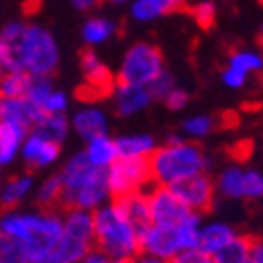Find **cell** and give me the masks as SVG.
Returning <instances> with one entry per match:
<instances>
[{"label":"cell","mask_w":263,"mask_h":263,"mask_svg":"<svg viewBox=\"0 0 263 263\" xmlns=\"http://www.w3.org/2000/svg\"><path fill=\"white\" fill-rule=\"evenodd\" d=\"M0 232L17 238L28 249L32 263H53L55 249L63 234V211L7 209L0 215Z\"/></svg>","instance_id":"1"},{"label":"cell","mask_w":263,"mask_h":263,"mask_svg":"<svg viewBox=\"0 0 263 263\" xmlns=\"http://www.w3.org/2000/svg\"><path fill=\"white\" fill-rule=\"evenodd\" d=\"M152 181L154 185H175L194 175L209 173L211 158L206 152L190 139L173 135L166 139L164 145H158L149 158Z\"/></svg>","instance_id":"2"},{"label":"cell","mask_w":263,"mask_h":263,"mask_svg":"<svg viewBox=\"0 0 263 263\" xmlns=\"http://www.w3.org/2000/svg\"><path fill=\"white\" fill-rule=\"evenodd\" d=\"M9 51L7 70H21L32 78H47L59 68V45L51 30L30 24Z\"/></svg>","instance_id":"3"},{"label":"cell","mask_w":263,"mask_h":263,"mask_svg":"<svg viewBox=\"0 0 263 263\" xmlns=\"http://www.w3.org/2000/svg\"><path fill=\"white\" fill-rule=\"evenodd\" d=\"M95 219V249L112 259H133L141 253V234L130 223L118 200H109L97 211Z\"/></svg>","instance_id":"4"},{"label":"cell","mask_w":263,"mask_h":263,"mask_svg":"<svg viewBox=\"0 0 263 263\" xmlns=\"http://www.w3.org/2000/svg\"><path fill=\"white\" fill-rule=\"evenodd\" d=\"M200 228H202V215H198V213H192L177 226L152 223L141 234V253L171 261L173 257H177L183 251L198 249Z\"/></svg>","instance_id":"5"},{"label":"cell","mask_w":263,"mask_h":263,"mask_svg":"<svg viewBox=\"0 0 263 263\" xmlns=\"http://www.w3.org/2000/svg\"><path fill=\"white\" fill-rule=\"evenodd\" d=\"M95 249V219L93 211L65 209L63 234L53 255V263H82Z\"/></svg>","instance_id":"6"},{"label":"cell","mask_w":263,"mask_h":263,"mask_svg":"<svg viewBox=\"0 0 263 263\" xmlns=\"http://www.w3.org/2000/svg\"><path fill=\"white\" fill-rule=\"evenodd\" d=\"M164 72V57L160 49L152 42H135L128 47L120 65L116 78L124 84H137V86H149L160 74Z\"/></svg>","instance_id":"7"},{"label":"cell","mask_w":263,"mask_h":263,"mask_svg":"<svg viewBox=\"0 0 263 263\" xmlns=\"http://www.w3.org/2000/svg\"><path fill=\"white\" fill-rule=\"evenodd\" d=\"M107 185H109V194H112V200L124 198V196L135 192H145L147 185H154L149 160L118 158L107 168Z\"/></svg>","instance_id":"8"},{"label":"cell","mask_w":263,"mask_h":263,"mask_svg":"<svg viewBox=\"0 0 263 263\" xmlns=\"http://www.w3.org/2000/svg\"><path fill=\"white\" fill-rule=\"evenodd\" d=\"M171 190L177 194V198L192 213H198V215H204L215 206L217 194H219L215 177H211L209 173L194 175V177H190V179H183L179 183L171 185Z\"/></svg>","instance_id":"9"},{"label":"cell","mask_w":263,"mask_h":263,"mask_svg":"<svg viewBox=\"0 0 263 263\" xmlns=\"http://www.w3.org/2000/svg\"><path fill=\"white\" fill-rule=\"evenodd\" d=\"M147 196L152 209V223L156 226H177L192 215V211L177 198V194L166 185H152L147 190Z\"/></svg>","instance_id":"10"},{"label":"cell","mask_w":263,"mask_h":263,"mask_svg":"<svg viewBox=\"0 0 263 263\" xmlns=\"http://www.w3.org/2000/svg\"><path fill=\"white\" fill-rule=\"evenodd\" d=\"M80 70L86 82V93L93 97L112 95L114 86L118 84L116 74L109 70V65L95 51H84L80 55Z\"/></svg>","instance_id":"11"},{"label":"cell","mask_w":263,"mask_h":263,"mask_svg":"<svg viewBox=\"0 0 263 263\" xmlns=\"http://www.w3.org/2000/svg\"><path fill=\"white\" fill-rule=\"evenodd\" d=\"M59 156H61V143L40 135L38 130H30L26 141H24V147H21V160L26 162L28 168H51L59 162Z\"/></svg>","instance_id":"12"},{"label":"cell","mask_w":263,"mask_h":263,"mask_svg":"<svg viewBox=\"0 0 263 263\" xmlns=\"http://www.w3.org/2000/svg\"><path fill=\"white\" fill-rule=\"evenodd\" d=\"M103 173H105L103 168H97L89 162V158L84 156V152H76V154H72L68 160L63 162V166L59 171V177H61V183H63V198L68 194H72V192H76L84 185H89L91 181L101 177Z\"/></svg>","instance_id":"13"},{"label":"cell","mask_w":263,"mask_h":263,"mask_svg":"<svg viewBox=\"0 0 263 263\" xmlns=\"http://www.w3.org/2000/svg\"><path fill=\"white\" fill-rule=\"evenodd\" d=\"M26 97L42 114H68L70 99L63 91L55 89L51 76L32 78V84H30Z\"/></svg>","instance_id":"14"},{"label":"cell","mask_w":263,"mask_h":263,"mask_svg":"<svg viewBox=\"0 0 263 263\" xmlns=\"http://www.w3.org/2000/svg\"><path fill=\"white\" fill-rule=\"evenodd\" d=\"M109 97H112L114 112L122 118H130L135 114H141L143 109H147L152 103L156 101L147 86L124 84V82H118Z\"/></svg>","instance_id":"15"},{"label":"cell","mask_w":263,"mask_h":263,"mask_svg":"<svg viewBox=\"0 0 263 263\" xmlns=\"http://www.w3.org/2000/svg\"><path fill=\"white\" fill-rule=\"evenodd\" d=\"M72 130L86 143L89 139H95L99 135H109V118L101 105L86 103L80 105L70 116Z\"/></svg>","instance_id":"16"},{"label":"cell","mask_w":263,"mask_h":263,"mask_svg":"<svg viewBox=\"0 0 263 263\" xmlns=\"http://www.w3.org/2000/svg\"><path fill=\"white\" fill-rule=\"evenodd\" d=\"M32 128L0 120V166H9L21 156V147Z\"/></svg>","instance_id":"17"},{"label":"cell","mask_w":263,"mask_h":263,"mask_svg":"<svg viewBox=\"0 0 263 263\" xmlns=\"http://www.w3.org/2000/svg\"><path fill=\"white\" fill-rule=\"evenodd\" d=\"M45 116L36 109L28 97H0V120L24 124L28 128H34V124Z\"/></svg>","instance_id":"18"},{"label":"cell","mask_w":263,"mask_h":263,"mask_svg":"<svg viewBox=\"0 0 263 263\" xmlns=\"http://www.w3.org/2000/svg\"><path fill=\"white\" fill-rule=\"evenodd\" d=\"M238 236H240V232L236 228H232L230 223L209 221V223H202V228H200V245H198V249H202L209 255H217L230 242H234Z\"/></svg>","instance_id":"19"},{"label":"cell","mask_w":263,"mask_h":263,"mask_svg":"<svg viewBox=\"0 0 263 263\" xmlns=\"http://www.w3.org/2000/svg\"><path fill=\"white\" fill-rule=\"evenodd\" d=\"M183 5L185 0H133L128 11L137 24H149V21H156L168 13L183 9Z\"/></svg>","instance_id":"20"},{"label":"cell","mask_w":263,"mask_h":263,"mask_svg":"<svg viewBox=\"0 0 263 263\" xmlns=\"http://www.w3.org/2000/svg\"><path fill=\"white\" fill-rule=\"evenodd\" d=\"M36 192V181L30 173H19L7 179L0 187V204L5 209H17Z\"/></svg>","instance_id":"21"},{"label":"cell","mask_w":263,"mask_h":263,"mask_svg":"<svg viewBox=\"0 0 263 263\" xmlns=\"http://www.w3.org/2000/svg\"><path fill=\"white\" fill-rule=\"evenodd\" d=\"M84 156L89 158V162L97 168H103L107 171L109 166H112L120 154H118V143L114 137H109V135H99L95 139H89L84 143Z\"/></svg>","instance_id":"22"},{"label":"cell","mask_w":263,"mask_h":263,"mask_svg":"<svg viewBox=\"0 0 263 263\" xmlns=\"http://www.w3.org/2000/svg\"><path fill=\"white\" fill-rule=\"evenodd\" d=\"M118 204L124 211V215L130 219V223L139 230V234H143L152 226V209H149L147 190L128 194L124 198H118Z\"/></svg>","instance_id":"23"},{"label":"cell","mask_w":263,"mask_h":263,"mask_svg":"<svg viewBox=\"0 0 263 263\" xmlns=\"http://www.w3.org/2000/svg\"><path fill=\"white\" fill-rule=\"evenodd\" d=\"M118 32V26H116V21L114 19H109V17H101V15H93L84 21V26L80 30V36L84 40V45L86 47H101L105 45V42H109Z\"/></svg>","instance_id":"24"},{"label":"cell","mask_w":263,"mask_h":263,"mask_svg":"<svg viewBox=\"0 0 263 263\" xmlns=\"http://www.w3.org/2000/svg\"><path fill=\"white\" fill-rule=\"evenodd\" d=\"M118 143V154L120 158H145L149 160L152 154L156 152L158 143L156 139L147 133H128L116 137Z\"/></svg>","instance_id":"25"},{"label":"cell","mask_w":263,"mask_h":263,"mask_svg":"<svg viewBox=\"0 0 263 263\" xmlns=\"http://www.w3.org/2000/svg\"><path fill=\"white\" fill-rule=\"evenodd\" d=\"M217 192L228 200H245V168L238 164L226 166L215 177Z\"/></svg>","instance_id":"26"},{"label":"cell","mask_w":263,"mask_h":263,"mask_svg":"<svg viewBox=\"0 0 263 263\" xmlns=\"http://www.w3.org/2000/svg\"><path fill=\"white\" fill-rule=\"evenodd\" d=\"M34 130H38L40 135H45L57 143H63L72 130V122L68 114H45L34 124Z\"/></svg>","instance_id":"27"},{"label":"cell","mask_w":263,"mask_h":263,"mask_svg":"<svg viewBox=\"0 0 263 263\" xmlns=\"http://www.w3.org/2000/svg\"><path fill=\"white\" fill-rule=\"evenodd\" d=\"M61 200H63V183L59 175H51L40 185H36V202L40 209L61 211Z\"/></svg>","instance_id":"28"},{"label":"cell","mask_w":263,"mask_h":263,"mask_svg":"<svg viewBox=\"0 0 263 263\" xmlns=\"http://www.w3.org/2000/svg\"><path fill=\"white\" fill-rule=\"evenodd\" d=\"M32 76L21 70H5L0 74V97H26Z\"/></svg>","instance_id":"29"},{"label":"cell","mask_w":263,"mask_h":263,"mask_svg":"<svg viewBox=\"0 0 263 263\" xmlns=\"http://www.w3.org/2000/svg\"><path fill=\"white\" fill-rule=\"evenodd\" d=\"M0 263H32V259L17 238L0 232Z\"/></svg>","instance_id":"30"},{"label":"cell","mask_w":263,"mask_h":263,"mask_svg":"<svg viewBox=\"0 0 263 263\" xmlns=\"http://www.w3.org/2000/svg\"><path fill=\"white\" fill-rule=\"evenodd\" d=\"M249 245H251V236L240 234L234 242H230L226 249L213 255V259H215V263H247Z\"/></svg>","instance_id":"31"},{"label":"cell","mask_w":263,"mask_h":263,"mask_svg":"<svg viewBox=\"0 0 263 263\" xmlns=\"http://www.w3.org/2000/svg\"><path fill=\"white\" fill-rule=\"evenodd\" d=\"M215 128H217V118L209 114H196L181 124V130L187 139H204Z\"/></svg>","instance_id":"32"},{"label":"cell","mask_w":263,"mask_h":263,"mask_svg":"<svg viewBox=\"0 0 263 263\" xmlns=\"http://www.w3.org/2000/svg\"><path fill=\"white\" fill-rule=\"evenodd\" d=\"M228 65L245 74H253L263 70V57L253 51H232L228 57Z\"/></svg>","instance_id":"33"},{"label":"cell","mask_w":263,"mask_h":263,"mask_svg":"<svg viewBox=\"0 0 263 263\" xmlns=\"http://www.w3.org/2000/svg\"><path fill=\"white\" fill-rule=\"evenodd\" d=\"M192 17L202 30H211L215 26V19H217V7L211 3V0H200L198 5L192 7Z\"/></svg>","instance_id":"34"},{"label":"cell","mask_w":263,"mask_h":263,"mask_svg":"<svg viewBox=\"0 0 263 263\" xmlns=\"http://www.w3.org/2000/svg\"><path fill=\"white\" fill-rule=\"evenodd\" d=\"M263 198V173L257 168H245V200Z\"/></svg>","instance_id":"35"},{"label":"cell","mask_w":263,"mask_h":263,"mask_svg":"<svg viewBox=\"0 0 263 263\" xmlns=\"http://www.w3.org/2000/svg\"><path fill=\"white\" fill-rule=\"evenodd\" d=\"M175 86H177V84H175V78H173V74H168L166 70L154 80V82H152L149 86H147V89L152 91V95H154V99L156 101H164L166 97H168V93L175 89Z\"/></svg>","instance_id":"36"},{"label":"cell","mask_w":263,"mask_h":263,"mask_svg":"<svg viewBox=\"0 0 263 263\" xmlns=\"http://www.w3.org/2000/svg\"><path fill=\"white\" fill-rule=\"evenodd\" d=\"M26 26L28 24H24V21H9V24L0 30V40L5 42V47L9 49V47H13L15 42L24 36V32H26Z\"/></svg>","instance_id":"37"},{"label":"cell","mask_w":263,"mask_h":263,"mask_svg":"<svg viewBox=\"0 0 263 263\" xmlns=\"http://www.w3.org/2000/svg\"><path fill=\"white\" fill-rule=\"evenodd\" d=\"M168 263H215V259L202 249H190V251L179 253L177 257H173Z\"/></svg>","instance_id":"38"},{"label":"cell","mask_w":263,"mask_h":263,"mask_svg":"<svg viewBox=\"0 0 263 263\" xmlns=\"http://www.w3.org/2000/svg\"><path fill=\"white\" fill-rule=\"evenodd\" d=\"M247 78H249V74L240 72L236 68H230V65H226V70L221 72V80L228 89H242L247 84Z\"/></svg>","instance_id":"39"},{"label":"cell","mask_w":263,"mask_h":263,"mask_svg":"<svg viewBox=\"0 0 263 263\" xmlns=\"http://www.w3.org/2000/svg\"><path fill=\"white\" fill-rule=\"evenodd\" d=\"M187 103H190V93L185 89H179V86H175V89L168 93V97L164 99V105L168 109H173V112H179V109H183Z\"/></svg>","instance_id":"40"},{"label":"cell","mask_w":263,"mask_h":263,"mask_svg":"<svg viewBox=\"0 0 263 263\" xmlns=\"http://www.w3.org/2000/svg\"><path fill=\"white\" fill-rule=\"evenodd\" d=\"M247 263H263V238L251 236V245H249V257Z\"/></svg>","instance_id":"41"},{"label":"cell","mask_w":263,"mask_h":263,"mask_svg":"<svg viewBox=\"0 0 263 263\" xmlns=\"http://www.w3.org/2000/svg\"><path fill=\"white\" fill-rule=\"evenodd\" d=\"M103 3V0H70V5L78 11H93L97 9L99 5Z\"/></svg>","instance_id":"42"},{"label":"cell","mask_w":263,"mask_h":263,"mask_svg":"<svg viewBox=\"0 0 263 263\" xmlns=\"http://www.w3.org/2000/svg\"><path fill=\"white\" fill-rule=\"evenodd\" d=\"M82 263H109V257H107L103 251L93 249L89 255H86V257L82 259Z\"/></svg>","instance_id":"43"},{"label":"cell","mask_w":263,"mask_h":263,"mask_svg":"<svg viewBox=\"0 0 263 263\" xmlns=\"http://www.w3.org/2000/svg\"><path fill=\"white\" fill-rule=\"evenodd\" d=\"M130 263H168V261L158 259V257H154V255H147V253H139L137 257L130 259Z\"/></svg>","instance_id":"44"},{"label":"cell","mask_w":263,"mask_h":263,"mask_svg":"<svg viewBox=\"0 0 263 263\" xmlns=\"http://www.w3.org/2000/svg\"><path fill=\"white\" fill-rule=\"evenodd\" d=\"M7 63H9V51L5 47V42L0 40V74L7 70Z\"/></svg>","instance_id":"45"},{"label":"cell","mask_w":263,"mask_h":263,"mask_svg":"<svg viewBox=\"0 0 263 263\" xmlns=\"http://www.w3.org/2000/svg\"><path fill=\"white\" fill-rule=\"evenodd\" d=\"M107 3H112V5H130L133 0H107Z\"/></svg>","instance_id":"46"},{"label":"cell","mask_w":263,"mask_h":263,"mask_svg":"<svg viewBox=\"0 0 263 263\" xmlns=\"http://www.w3.org/2000/svg\"><path fill=\"white\" fill-rule=\"evenodd\" d=\"M109 263H130V259H112L109 257Z\"/></svg>","instance_id":"47"},{"label":"cell","mask_w":263,"mask_h":263,"mask_svg":"<svg viewBox=\"0 0 263 263\" xmlns=\"http://www.w3.org/2000/svg\"><path fill=\"white\" fill-rule=\"evenodd\" d=\"M0 187H3V166H0Z\"/></svg>","instance_id":"48"},{"label":"cell","mask_w":263,"mask_h":263,"mask_svg":"<svg viewBox=\"0 0 263 263\" xmlns=\"http://www.w3.org/2000/svg\"><path fill=\"white\" fill-rule=\"evenodd\" d=\"M259 40H263V26H261V32H259Z\"/></svg>","instance_id":"49"},{"label":"cell","mask_w":263,"mask_h":263,"mask_svg":"<svg viewBox=\"0 0 263 263\" xmlns=\"http://www.w3.org/2000/svg\"><path fill=\"white\" fill-rule=\"evenodd\" d=\"M259 45H261V51H263V40H259ZM263 57V55H261Z\"/></svg>","instance_id":"50"}]
</instances>
